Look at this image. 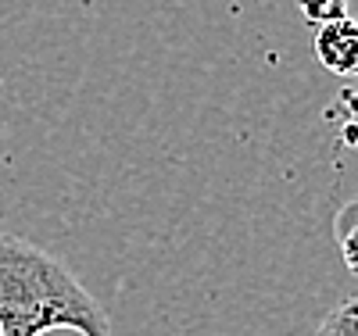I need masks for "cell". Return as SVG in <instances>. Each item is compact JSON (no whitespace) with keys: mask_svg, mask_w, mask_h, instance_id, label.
<instances>
[{"mask_svg":"<svg viewBox=\"0 0 358 336\" xmlns=\"http://www.w3.org/2000/svg\"><path fill=\"white\" fill-rule=\"evenodd\" d=\"M334 233H337V251L341 261L351 276H358V197H351L334 219Z\"/></svg>","mask_w":358,"mask_h":336,"instance_id":"3","label":"cell"},{"mask_svg":"<svg viewBox=\"0 0 358 336\" xmlns=\"http://www.w3.org/2000/svg\"><path fill=\"white\" fill-rule=\"evenodd\" d=\"M315 336H358V297L337 304V308L319 322Z\"/></svg>","mask_w":358,"mask_h":336,"instance_id":"5","label":"cell"},{"mask_svg":"<svg viewBox=\"0 0 358 336\" xmlns=\"http://www.w3.org/2000/svg\"><path fill=\"white\" fill-rule=\"evenodd\" d=\"M312 50L319 57V65L337 75V79H358V18H341L334 25L315 29Z\"/></svg>","mask_w":358,"mask_h":336,"instance_id":"2","label":"cell"},{"mask_svg":"<svg viewBox=\"0 0 358 336\" xmlns=\"http://www.w3.org/2000/svg\"><path fill=\"white\" fill-rule=\"evenodd\" d=\"M297 11H301V18L308 25L322 29V25L348 18V0H297Z\"/></svg>","mask_w":358,"mask_h":336,"instance_id":"6","label":"cell"},{"mask_svg":"<svg viewBox=\"0 0 358 336\" xmlns=\"http://www.w3.org/2000/svg\"><path fill=\"white\" fill-rule=\"evenodd\" d=\"M54 329L111 336V319L57 254L25 236L0 233V336H43Z\"/></svg>","mask_w":358,"mask_h":336,"instance_id":"1","label":"cell"},{"mask_svg":"<svg viewBox=\"0 0 358 336\" xmlns=\"http://www.w3.org/2000/svg\"><path fill=\"white\" fill-rule=\"evenodd\" d=\"M326 122H341V140L358 150V79H351L337 94V101L326 108Z\"/></svg>","mask_w":358,"mask_h":336,"instance_id":"4","label":"cell"}]
</instances>
